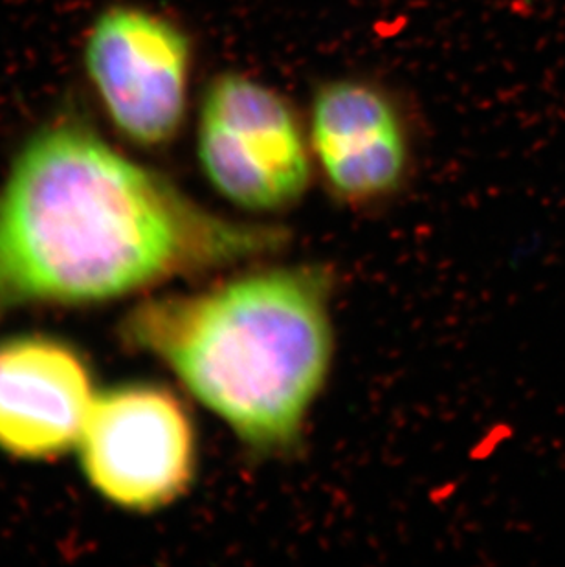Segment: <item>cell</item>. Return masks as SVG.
Returning a JSON list of instances; mask_svg holds the SVG:
<instances>
[{"label":"cell","instance_id":"cell-1","mask_svg":"<svg viewBox=\"0 0 565 567\" xmlns=\"http://www.w3.org/2000/svg\"><path fill=\"white\" fill-rule=\"evenodd\" d=\"M287 231L209 214L78 114L33 131L0 184V318L116 300L278 252Z\"/></svg>","mask_w":565,"mask_h":567},{"label":"cell","instance_id":"cell-2","mask_svg":"<svg viewBox=\"0 0 565 567\" xmlns=\"http://www.w3.org/2000/svg\"><path fill=\"white\" fill-rule=\"evenodd\" d=\"M332 289L326 268L257 270L142 301L123 318V342L164 362L248 449L287 454L331 371Z\"/></svg>","mask_w":565,"mask_h":567},{"label":"cell","instance_id":"cell-3","mask_svg":"<svg viewBox=\"0 0 565 567\" xmlns=\"http://www.w3.org/2000/svg\"><path fill=\"white\" fill-rule=\"evenodd\" d=\"M78 454L86 482L109 504L155 513L192 487L197 434L175 393L133 382L97 393Z\"/></svg>","mask_w":565,"mask_h":567},{"label":"cell","instance_id":"cell-4","mask_svg":"<svg viewBox=\"0 0 565 567\" xmlns=\"http://www.w3.org/2000/svg\"><path fill=\"white\" fill-rule=\"evenodd\" d=\"M197 156L209 184L245 212L278 214L309 188V151L292 107L239 72L209 81L198 114Z\"/></svg>","mask_w":565,"mask_h":567},{"label":"cell","instance_id":"cell-5","mask_svg":"<svg viewBox=\"0 0 565 567\" xmlns=\"http://www.w3.org/2000/svg\"><path fill=\"white\" fill-rule=\"evenodd\" d=\"M193 49L167 17L111 4L86 30L81 60L114 133L142 150L170 144L187 113Z\"/></svg>","mask_w":565,"mask_h":567},{"label":"cell","instance_id":"cell-6","mask_svg":"<svg viewBox=\"0 0 565 567\" xmlns=\"http://www.w3.org/2000/svg\"><path fill=\"white\" fill-rule=\"evenodd\" d=\"M91 368L58 338L0 340V450L52 460L80 443L96 399Z\"/></svg>","mask_w":565,"mask_h":567},{"label":"cell","instance_id":"cell-7","mask_svg":"<svg viewBox=\"0 0 565 567\" xmlns=\"http://www.w3.org/2000/svg\"><path fill=\"white\" fill-rule=\"evenodd\" d=\"M312 150L341 200H380L399 188L408 142L396 105L379 86L331 81L316 92Z\"/></svg>","mask_w":565,"mask_h":567}]
</instances>
